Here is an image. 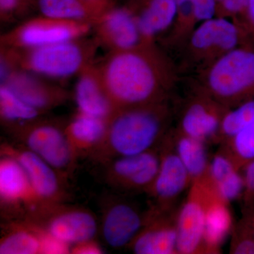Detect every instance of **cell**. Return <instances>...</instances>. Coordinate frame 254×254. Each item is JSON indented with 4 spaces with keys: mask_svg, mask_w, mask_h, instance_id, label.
<instances>
[{
    "mask_svg": "<svg viewBox=\"0 0 254 254\" xmlns=\"http://www.w3.org/2000/svg\"><path fill=\"white\" fill-rule=\"evenodd\" d=\"M98 68L115 111L166 101L175 81L171 64L154 43L112 51Z\"/></svg>",
    "mask_w": 254,
    "mask_h": 254,
    "instance_id": "1",
    "label": "cell"
},
{
    "mask_svg": "<svg viewBox=\"0 0 254 254\" xmlns=\"http://www.w3.org/2000/svg\"><path fill=\"white\" fill-rule=\"evenodd\" d=\"M170 115L167 101L116 110L104 139L90 157L104 164L156 148L165 136Z\"/></svg>",
    "mask_w": 254,
    "mask_h": 254,
    "instance_id": "2",
    "label": "cell"
},
{
    "mask_svg": "<svg viewBox=\"0 0 254 254\" xmlns=\"http://www.w3.org/2000/svg\"><path fill=\"white\" fill-rule=\"evenodd\" d=\"M200 91L228 108L254 99V45L237 47L202 70Z\"/></svg>",
    "mask_w": 254,
    "mask_h": 254,
    "instance_id": "3",
    "label": "cell"
},
{
    "mask_svg": "<svg viewBox=\"0 0 254 254\" xmlns=\"http://www.w3.org/2000/svg\"><path fill=\"white\" fill-rule=\"evenodd\" d=\"M93 43L80 39L29 49L3 48L14 67L35 74L62 78L80 73L91 65Z\"/></svg>",
    "mask_w": 254,
    "mask_h": 254,
    "instance_id": "4",
    "label": "cell"
},
{
    "mask_svg": "<svg viewBox=\"0 0 254 254\" xmlns=\"http://www.w3.org/2000/svg\"><path fill=\"white\" fill-rule=\"evenodd\" d=\"M9 129L16 143L41 157L64 178L71 176L78 158L68 141L65 126L37 119Z\"/></svg>",
    "mask_w": 254,
    "mask_h": 254,
    "instance_id": "5",
    "label": "cell"
},
{
    "mask_svg": "<svg viewBox=\"0 0 254 254\" xmlns=\"http://www.w3.org/2000/svg\"><path fill=\"white\" fill-rule=\"evenodd\" d=\"M243 28L230 18L215 16L200 23L187 38V53L204 69L228 52L248 43Z\"/></svg>",
    "mask_w": 254,
    "mask_h": 254,
    "instance_id": "6",
    "label": "cell"
},
{
    "mask_svg": "<svg viewBox=\"0 0 254 254\" xmlns=\"http://www.w3.org/2000/svg\"><path fill=\"white\" fill-rule=\"evenodd\" d=\"M23 219L33 222L71 247L93 240L99 230L91 212L64 203L43 207Z\"/></svg>",
    "mask_w": 254,
    "mask_h": 254,
    "instance_id": "7",
    "label": "cell"
},
{
    "mask_svg": "<svg viewBox=\"0 0 254 254\" xmlns=\"http://www.w3.org/2000/svg\"><path fill=\"white\" fill-rule=\"evenodd\" d=\"M92 24L43 16L32 18L2 37L3 48L29 49L80 39Z\"/></svg>",
    "mask_w": 254,
    "mask_h": 254,
    "instance_id": "8",
    "label": "cell"
},
{
    "mask_svg": "<svg viewBox=\"0 0 254 254\" xmlns=\"http://www.w3.org/2000/svg\"><path fill=\"white\" fill-rule=\"evenodd\" d=\"M213 187L208 175L192 182L188 197L177 213V254L203 252L205 208Z\"/></svg>",
    "mask_w": 254,
    "mask_h": 254,
    "instance_id": "9",
    "label": "cell"
},
{
    "mask_svg": "<svg viewBox=\"0 0 254 254\" xmlns=\"http://www.w3.org/2000/svg\"><path fill=\"white\" fill-rule=\"evenodd\" d=\"M1 154L10 155L21 164L41 205L40 208L64 203L67 197L65 179L41 157L18 143H3Z\"/></svg>",
    "mask_w": 254,
    "mask_h": 254,
    "instance_id": "10",
    "label": "cell"
},
{
    "mask_svg": "<svg viewBox=\"0 0 254 254\" xmlns=\"http://www.w3.org/2000/svg\"><path fill=\"white\" fill-rule=\"evenodd\" d=\"M160 148L141 154L119 157L103 164L105 181L115 190L125 192H148L158 175Z\"/></svg>",
    "mask_w": 254,
    "mask_h": 254,
    "instance_id": "11",
    "label": "cell"
},
{
    "mask_svg": "<svg viewBox=\"0 0 254 254\" xmlns=\"http://www.w3.org/2000/svg\"><path fill=\"white\" fill-rule=\"evenodd\" d=\"M160 145V168L147 193L153 200L150 208L156 211H169L173 210L175 200L192 183V180L177 155L172 136L165 135Z\"/></svg>",
    "mask_w": 254,
    "mask_h": 254,
    "instance_id": "12",
    "label": "cell"
},
{
    "mask_svg": "<svg viewBox=\"0 0 254 254\" xmlns=\"http://www.w3.org/2000/svg\"><path fill=\"white\" fill-rule=\"evenodd\" d=\"M0 202L1 211L19 220L41 208L24 169L10 155L1 154Z\"/></svg>",
    "mask_w": 254,
    "mask_h": 254,
    "instance_id": "13",
    "label": "cell"
},
{
    "mask_svg": "<svg viewBox=\"0 0 254 254\" xmlns=\"http://www.w3.org/2000/svg\"><path fill=\"white\" fill-rule=\"evenodd\" d=\"M148 215V211L142 213L131 202L112 200L105 207L100 223L103 240L113 249L129 247L145 226Z\"/></svg>",
    "mask_w": 254,
    "mask_h": 254,
    "instance_id": "14",
    "label": "cell"
},
{
    "mask_svg": "<svg viewBox=\"0 0 254 254\" xmlns=\"http://www.w3.org/2000/svg\"><path fill=\"white\" fill-rule=\"evenodd\" d=\"M229 109L200 91L185 107L179 131L205 143L218 139L222 118Z\"/></svg>",
    "mask_w": 254,
    "mask_h": 254,
    "instance_id": "15",
    "label": "cell"
},
{
    "mask_svg": "<svg viewBox=\"0 0 254 254\" xmlns=\"http://www.w3.org/2000/svg\"><path fill=\"white\" fill-rule=\"evenodd\" d=\"M93 26L96 29L97 41L112 51L134 49L148 44L145 43L136 15L130 7L115 6Z\"/></svg>",
    "mask_w": 254,
    "mask_h": 254,
    "instance_id": "16",
    "label": "cell"
},
{
    "mask_svg": "<svg viewBox=\"0 0 254 254\" xmlns=\"http://www.w3.org/2000/svg\"><path fill=\"white\" fill-rule=\"evenodd\" d=\"M148 220L129 245L136 254H173L177 252V213L148 210Z\"/></svg>",
    "mask_w": 254,
    "mask_h": 254,
    "instance_id": "17",
    "label": "cell"
},
{
    "mask_svg": "<svg viewBox=\"0 0 254 254\" xmlns=\"http://www.w3.org/2000/svg\"><path fill=\"white\" fill-rule=\"evenodd\" d=\"M1 84L11 90L30 106L43 112L63 103L66 93L58 88L37 79L33 73L22 69H15Z\"/></svg>",
    "mask_w": 254,
    "mask_h": 254,
    "instance_id": "18",
    "label": "cell"
},
{
    "mask_svg": "<svg viewBox=\"0 0 254 254\" xmlns=\"http://www.w3.org/2000/svg\"><path fill=\"white\" fill-rule=\"evenodd\" d=\"M78 112L109 120L115 112L98 67L89 65L80 73L74 93Z\"/></svg>",
    "mask_w": 254,
    "mask_h": 254,
    "instance_id": "19",
    "label": "cell"
},
{
    "mask_svg": "<svg viewBox=\"0 0 254 254\" xmlns=\"http://www.w3.org/2000/svg\"><path fill=\"white\" fill-rule=\"evenodd\" d=\"M115 6L113 0H38L43 16L94 25Z\"/></svg>",
    "mask_w": 254,
    "mask_h": 254,
    "instance_id": "20",
    "label": "cell"
},
{
    "mask_svg": "<svg viewBox=\"0 0 254 254\" xmlns=\"http://www.w3.org/2000/svg\"><path fill=\"white\" fill-rule=\"evenodd\" d=\"M145 43H154L155 38L171 29L177 16L176 0H142L139 7L132 9Z\"/></svg>",
    "mask_w": 254,
    "mask_h": 254,
    "instance_id": "21",
    "label": "cell"
},
{
    "mask_svg": "<svg viewBox=\"0 0 254 254\" xmlns=\"http://www.w3.org/2000/svg\"><path fill=\"white\" fill-rule=\"evenodd\" d=\"M108 120L79 113L65 126V131L77 158L91 156L104 139Z\"/></svg>",
    "mask_w": 254,
    "mask_h": 254,
    "instance_id": "22",
    "label": "cell"
},
{
    "mask_svg": "<svg viewBox=\"0 0 254 254\" xmlns=\"http://www.w3.org/2000/svg\"><path fill=\"white\" fill-rule=\"evenodd\" d=\"M232 229V216L228 203L212 189L205 208L203 252L218 253Z\"/></svg>",
    "mask_w": 254,
    "mask_h": 254,
    "instance_id": "23",
    "label": "cell"
},
{
    "mask_svg": "<svg viewBox=\"0 0 254 254\" xmlns=\"http://www.w3.org/2000/svg\"><path fill=\"white\" fill-rule=\"evenodd\" d=\"M177 16L169 42H186L200 23L216 16L215 0H176Z\"/></svg>",
    "mask_w": 254,
    "mask_h": 254,
    "instance_id": "24",
    "label": "cell"
},
{
    "mask_svg": "<svg viewBox=\"0 0 254 254\" xmlns=\"http://www.w3.org/2000/svg\"><path fill=\"white\" fill-rule=\"evenodd\" d=\"M2 232L0 254H41V230L33 222L26 219L11 220Z\"/></svg>",
    "mask_w": 254,
    "mask_h": 254,
    "instance_id": "25",
    "label": "cell"
},
{
    "mask_svg": "<svg viewBox=\"0 0 254 254\" xmlns=\"http://www.w3.org/2000/svg\"><path fill=\"white\" fill-rule=\"evenodd\" d=\"M175 149L192 182L208 175L209 163L205 142L180 133L172 136Z\"/></svg>",
    "mask_w": 254,
    "mask_h": 254,
    "instance_id": "26",
    "label": "cell"
},
{
    "mask_svg": "<svg viewBox=\"0 0 254 254\" xmlns=\"http://www.w3.org/2000/svg\"><path fill=\"white\" fill-rule=\"evenodd\" d=\"M43 113L30 106L4 85L0 86V115L1 122L12 127L29 123L39 118Z\"/></svg>",
    "mask_w": 254,
    "mask_h": 254,
    "instance_id": "27",
    "label": "cell"
},
{
    "mask_svg": "<svg viewBox=\"0 0 254 254\" xmlns=\"http://www.w3.org/2000/svg\"><path fill=\"white\" fill-rule=\"evenodd\" d=\"M254 121V99L249 100L229 109L222 118L218 140L231 139Z\"/></svg>",
    "mask_w": 254,
    "mask_h": 254,
    "instance_id": "28",
    "label": "cell"
},
{
    "mask_svg": "<svg viewBox=\"0 0 254 254\" xmlns=\"http://www.w3.org/2000/svg\"><path fill=\"white\" fill-rule=\"evenodd\" d=\"M227 153L238 169L254 159V121L231 139L225 141Z\"/></svg>",
    "mask_w": 254,
    "mask_h": 254,
    "instance_id": "29",
    "label": "cell"
},
{
    "mask_svg": "<svg viewBox=\"0 0 254 254\" xmlns=\"http://www.w3.org/2000/svg\"><path fill=\"white\" fill-rule=\"evenodd\" d=\"M213 185L218 195L228 203L238 198L245 190V180L238 170Z\"/></svg>",
    "mask_w": 254,
    "mask_h": 254,
    "instance_id": "30",
    "label": "cell"
},
{
    "mask_svg": "<svg viewBox=\"0 0 254 254\" xmlns=\"http://www.w3.org/2000/svg\"><path fill=\"white\" fill-rule=\"evenodd\" d=\"M231 252L235 254H254V235L250 220L247 218L235 232Z\"/></svg>",
    "mask_w": 254,
    "mask_h": 254,
    "instance_id": "31",
    "label": "cell"
},
{
    "mask_svg": "<svg viewBox=\"0 0 254 254\" xmlns=\"http://www.w3.org/2000/svg\"><path fill=\"white\" fill-rule=\"evenodd\" d=\"M216 16L240 21L243 18L250 0H215Z\"/></svg>",
    "mask_w": 254,
    "mask_h": 254,
    "instance_id": "32",
    "label": "cell"
},
{
    "mask_svg": "<svg viewBox=\"0 0 254 254\" xmlns=\"http://www.w3.org/2000/svg\"><path fill=\"white\" fill-rule=\"evenodd\" d=\"M33 0H0V14L2 20H9L24 14L33 6Z\"/></svg>",
    "mask_w": 254,
    "mask_h": 254,
    "instance_id": "33",
    "label": "cell"
},
{
    "mask_svg": "<svg viewBox=\"0 0 254 254\" xmlns=\"http://www.w3.org/2000/svg\"><path fill=\"white\" fill-rule=\"evenodd\" d=\"M238 23L243 28L247 38L252 37L254 41V0L249 1L245 14Z\"/></svg>",
    "mask_w": 254,
    "mask_h": 254,
    "instance_id": "34",
    "label": "cell"
},
{
    "mask_svg": "<svg viewBox=\"0 0 254 254\" xmlns=\"http://www.w3.org/2000/svg\"><path fill=\"white\" fill-rule=\"evenodd\" d=\"M71 254H104V250L95 239H93L72 246L71 248Z\"/></svg>",
    "mask_w": 254,
    "mask_h": 254,
    "instance_id": "35",
    "label": "cell"
},
{
    "mask_svg": "<svg viewBox=\"0 0 254 254\" xmlns=\"http://www.w3.org/2000/svg\"><path fill=\"white\" fill-rule=\"evenodd\" d=\"M245 190H247V195L250 197L254 195V159L251 160L245 165Z\"/></svg>",
    "mask_w": 254,
    "mask_h": 254,
    "instance_id": "36",
    "label": "cell"
},
{
    "mask_svg": "<svg viewBox=\"0 0 254 254\" xmlns=\"http://www.w3.org/2000/svg\"><path fill=\"white\" fill-rule=\"evenodd\" d=\"M249 220H250L251 225H252V230H253L254 235V214L253 216L252 217V218H249Z\"/></svg>",
    "mask_w": 254,
    "mask_h": 254,
    "instance_id": "37",
    "label": "cell"
}]
</instances>
